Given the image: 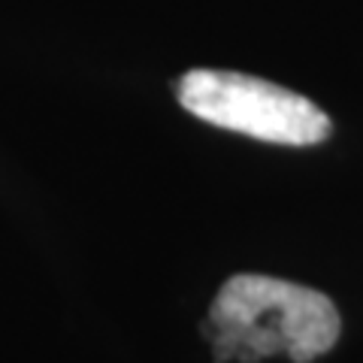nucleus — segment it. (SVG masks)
Listing matches in <instances>:
<instances>
[{
    "label": "nucleus",
    "mask_w": 363,
    "mask_h": 363,
    "mask_svg": "<svg viewBox=\"0 0 363 363\" xmlns=\"http://www.w3.org/2000/svg\"><path fill=\"white\" fill-rule=\"evenodd\" d=\"M206 333L218 363H257L272 354L309 363L336 345L342 318L333 300L315 288L240 272L215 294Z\"/></svg>",
    "instance_id": "f257e3e1"
},
{
    "label": "nucleus",
    "mask_w": 363,
    "mask_h": 363,
    "mask_svg": "<svg viewBox=\"0 0 363 363\" xmlns=\"http://www.w3.org/2000/svg\"><path fill=\"white\" fill-rule=\"evenodd\" d=\"M179 104L200 121L279 145H315L330 136V118L309 97L233 70H188Z\"/></svg>",
    "instance_id": "f03ea898"
}]
</instances>
